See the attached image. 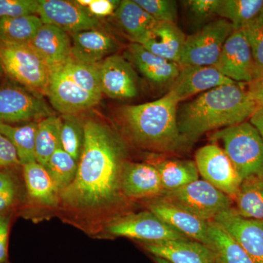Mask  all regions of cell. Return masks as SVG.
<instances>
[{"label": "cell", "instance_id": "obj_1", "mask_svg": "<svg viewBox=\"0 0 263 263\" xmlns=\"http://www.w3.org/2000/svg\"><path fill=\"white\" fill-rule=\"evenodd\" d=\"M84 128L77 174L60 193V202L76 214H95L109 209L120 199L127 149L121 136L108 124L89 119Z\"/></svg>", "mask_w": 263, "mask_h": 263}, {"label": "cell", "instance_id": "obj_2", "mask_svg": "<svg viewBox=\"0 0 263 263\" xmlns=\"http://www.w3.org/2000/svg\"><path fill=\"white\" fill-rule=\"evenodd\" d=\"M241 83L205 91L178 109L180 133L188 146L205 133L246 122L257 108Z\"/></svg>", "mask_w": 263, "mask_h": 263}, {"label": "cell", "instance_id": "obj_3", "mask_svg": "<svg viewBox=\"0 0 263 263\" xmlns=\"http://www.w3.org/2000/svg\"><path fill=\"white\" fill-rule=\"evenodd\" d=\"M179 103L167 93L162 98L122 109L124 130L137 146L160 153H172L188 146L177 122Z\"/></svg>", "mask_w": 263, "mask_h": 263}, {"label": "cell", "instance_id": "obj_4", "mask_svg": "<svg viewBox=\"0 0 263 263\" xmlns=\"http://www.w3.org/2000/svg\"><path fill=\"white\" fill-rule=\"evenodd\" d=\"M212 140L222 142L223 150L242 181L263 176V141L249 122L216 132Z\"/></svg>", "mask_w": 263, "mask_h": 263}, {"label": "cell", "instance_id": "obj_5", "mask_svg": "<svg viewBox=\"0 0 263 263\" xmlns=\"http://www.w3.org/2000/svg\"><path fill=\"white\" fill-rule=\"evenodd\" d=\"M0 65L12 81L46 95L51 70L29 44L0 42Z\"/></svg>", "mask_w": 263, "mask_h": 263}, {"label": "cell", "instance_id": "obj_6", "mask_svg": "<svg viewBox=\"0 0 263 263\" xmlns=\"http://www.w3.org/2000/svg\"><path fill=\"white\" fill-rule=\"evenodd\" d=\"M160 197L207 221L233 208V199L205 180L197 179L182 187L164 192Z\"/></svg>", "mask_w": 263, "mask_h": 263}, {"label": "cell", "instance_id": "obj_7", "mask_svg": "<svg viewBox=\"0 0 263 263\" xmlns=\"http://www.w3.org/2000/svg\"><path fill=\"white\" fill-rule=\"evenodd\" d=\"M233 31L229 22L219 18L187 36L179 62L180 67L214 66L224 43Z\"/></svg>", "mask_w": 263, "mask_h": 263}, {"label": "cell", "instance_id": "obj_8", "mask_svg": "<svg viewBox=\"0 0 263 263\" xmlns=\"http://www.w3.org/2000/svg\"><path fill=\"white\" fill-rule=\"evenodd\" d=\"M105 231L113 236L133 238L142 243L189 239L149 210L117 216L108 221Z\"/></svg>", "mask_w": 263, "mask_h": 263}, {"label": "cell", "instance_id": "obj_9", "mask_svg": "<svg viewBox=\"0 0 263 263\" xmlns=\"http://www.w3.org/2000/svg\"><path fill=\"white\" fill-rule=\"evenodd\" d=\"M43 96L15 81H7L0 86V122L41 120L53 115Z\"/></svg>", "mask_w": 263, "mask_h": 263}, {"label": "cell", "instance_id": "obj_10", "mask_svg": "<svg viewBox=\"0 0 263 263\" xmlns=\"http://www.w3.org/2000/svg\"><path fill=\"white\" fill-rule=\"evenodd\" d=\"M199 174L221 193L234 199L242 180L224 151L214 143L197 149L195 155Z\"/></svg>", "mask_w": 263, "mask_h": 263}, {"label": "cell", "instance_id": "obj_11", "mask_svg": "<svg viewBox=\"0 0 263 263\" xmlns=\"http://www.w3.org/2000/svg\"><path fill=\"white\" fill-rule=\"evenodd\" d=\"M52 106L64 115H76L96 106L101 98L84 91L72 81L63 65L51 69L46 95Z\"/></svg>", "mask_w": 263, "mask_h": 263}, {"label": "cell", "instance_id": "obj_12", "mask_svg": "<svg viewBox=\"0 0 263 263\" xmlns=\"http://www.w3.org/2000/svg\"><path fill=\"white\" fill-rule=\"evenodd\" d=\"M214 67L235 82L248 84L254 80L253 55L242 29L233 31L227 39Z\"/></svg>", "mask_w": 263, "mask_h": 263}, {"label": "cell", "instance_id": "obj_13", "mask_svg": "<svg viewBox=\"0 0 263 263\" xmlns=\"http://www.w3.org/2000/svg\"><path fill=\"white\" fill-rule=\"evenodd\" d=\"M103 94L115 100H129L138 94V76L125 57L112 54L99 64Z\"/></svg>", "mask_w": 263, "mask_h": 263}, {"label": "cell", "instance_id": "obj_14", "mask_svg": "<svg viewBox=\"0 0 263 263\" xmlns=\"http://www.w3.org/2000/svg\"><path fill=\"white\" fill-rule=\"evenodd\" d=\"M213 221L226 230L254 263H263V220L243 217L231 208Z\"/></svg>", "mask_w": 263, "mask_h": 263}, {"label": "cell", "instance_id": "obj_15", "mask_svg": "<svg viewBox=\"0 0 263 263\" xmlns=\"http://www.w3.org/2000/svg\"><path fill=\"white\" fill-rule=\"evenodd\" d=\"M38 16L43 24H51L72 34L81 31L96 29L98 18L91 16L75 1L38 0Z\"/></svg>", "mask_w": 263, "mask_h": 263}, {"label": "cell", "instance_id": "obj_16", "mask_svg": "<svg viewBox=\"0 0 263 263\" xmlns=\"http://www.w3.org/2000/svg\"><path fill=\"white\" fill-rule=\"evenodd\" d=\"M233 83L214 66H188L180 68L167 93L179 103L200 93Z\"/></svg>", "mask_w": 263, "mask_h": 263}, {"label": "cell", "instance_id": "obj_17", "mask_svg": "<svg viewBox=\"0 0 263 263\" xmlns=\"http://www.w3.org/2000/svg\"><path fill=\"white\" fill-rule=\"evenodd\" d=\"M148 210L160 217L170 227L190 240L203 243L209 248L210 238L208 232V221L194 215L162 197L149 200Z\"/></svg>", "mask_w": 263, "mask_h": 263}, {"label": "cell", "instance_id": "obj_18", "mask_svg": "<svg viewBox=\"0 0 263 263\" xmlns=\"http://www.w3.org/2000/svg\"><path fill=\"white\" fill-rule=\"evenodd\" d=\"M122 195L132 200L160 197L164 193L158 171L149 163L127 162L121 182Z\"/></svg>", "mask_w": 263, "mask_h": 263}, {"label": "cell", "instance_id": "obj_19", "mask_svg": "<svg viewBox=\"0 0 263 263\" xmlns=\"http://www.w3.org/2000/svg\"><path fill=\"white\" fill-rule=\"evenodd\" d=\"M125 57L146 79L158 86H171L181 68L179 64L157 56L139 43H132Z\"/></svg>", "mask_w": 263, "mask_h": 263}, {"label": "cell", "instance_id": "obj_20", "mask_svg": "<svg viewBox=\"0 0 263 263\" xmlns=\"http://www.w3.org/2000/svg\"><path fill=\"white\" fill-rule=\"evenodd\" d=\"M142 246L155 257L170 263H212L216 258L210 248L196 240H164L142 243Z\"/></svg>", "mask_w": 263, "mask_h": 263}, {"label": "cell", "instance_id": "obj_21", "mask_svg": "<svg viewBox=\"0 0 263 263\" xmlns=\"http://www.w3.org/2000/svg\"><path fill=\"white\" fill-rule=\"evenodd\" d=\"M70 35L71 56L89 65H99L117 49L115 39L99 29L81 31Z\"/></svg>", "mask_w": 263, "mask_h": 263}, {"label": "cell", "instance_id": "obj_22", "mask_svg": "<svg viewBox=\"0 0 263 263\" xmlns=\"http://www.w3.org/2000/svg\"><path fill=\"white\" fill-rule=\"evenodd\" d=\"M28 44L47 64L50 70L71 57L70 34L51 24H43Z\"/></svg>", "mask_w": 263, "mask_h": 263}, {"label": "cell", "instance_id": "obj_23", "mask_svg": "<svg viewBox=\"0 0 263 263\" xmlns=\"http://www.w3.org/2000/svg\"><path fill=\"white\" fill-rule=\"evenodd\" d=\"M186 36L173 22H157L150 35L139 44L157 56L179 64Z\"/></svg>", "mask_w": 263, "mask_h": 263}, {"label": "cell", "instance_id": "obj_24", "mask_svg": "<svg viewBox=\"0 0 263 263\" xmlns=\"http://www.w3.org/2000/svg\"><path fill=\"white\" fill-rule=\"evenodd\" d=\"M22 167L31 200L43 206H56L60 202V192L45 167L34 162L24 164Z\"/></svg>", "mask_w": 263, "mask_h": 263}, {"label": "cell", "instance_id": "obj_25", "mask_svg": "<svg viewBox=\"0 0 263 263\" xmlns=\"http://www.w3.org/2000/svg\"><path fill=\"white\" fill-rule=\"evenodd\" d=\"M115 15L123 30L136 43L146 40L158 22L134 0L121 1Z\"/></svg>", "mask_w": 263, "mask_h": 263}, {"label": "cell", "instance_id": "obj_26", "mask_svg": "<svg viewBox=\"0 0 263 263\" xmlns=\"http://www.w3.org/2000/svg\"><path fill=\"white\" fill-rule=\"evenodd\" d=\"M149 163L158 171L164 193L182 187L199 179L195 161L158 160Z\"/></svg>", "mask_w": 263, "mask_h": 263}, {"label": "cell", "instance_id": "obj_27", "mask_svg": "<svg viewBox=\"0 0 263 263\" xmlns=\"http://www.w3.org/2000/svg\"><path fill=\"white\" fill-rule=\"evenodd\" d=\"M209 248L221 263H254L248 254L214 221H208Z\"/></svg>", "mask_w": 263, "mask_h": 263}, {"label": "cell", "instance_id": "obj_28", "mask_svg": "<svg viewBox=\"0 0 263 263\" xmlns=\"http://www.w3.org/2000/svg\"><path fill=\"white\" fill-rule=\"evenodd\" d=\"M37 126L38 122H31L19 127L0 122V133L8 138L14 146L22 166L37 162L35 139Z\"/></svg>", "mask_w": 263, "mask_h": 263}, {"label": "cell", "instance_id": "obj_29", "mask_svg": "<svg viewBox=\"0 0 263 263\" xmlns=\"http://www.w3.org/2000/svg\"><path fill=\"white\" fill-rule=\"evenodd\" d=\"M62 119L56 115L38 122L35 139L36 161L44 167L50 157L61 148Z\"/></svg>", "mask_w": 263, "mask_h": 263}, {"label": "cell", "instance_id": "obj_30", "mask_svg": "<svg viewBox=\"0 0 263 263\" xmlns=\"http://www.w3.org/2000/svg\"><path fill=\"white\" fill-rule=\"evenodd\" d=\"M234 200L240 216L263 220V176L243 180Z\"/></svg>", "mask_w": 263, "mask_h": 263}, {"label": "cell", "instance_id": "obj_31", "mask_svg": "<svg viewBox=\"0 0 263 263\" xmlns=\"http://www.w3.org/2000/svg\"><path fill=\"white\" fill-rule=\"evenodd\" d=\"M262 11L263 0H220L216 15L229 22L234 30H240Z\"/></svg>", "mask_w": 263, "mask_h": 263}, {"label": "cell", "instance_id": "obj_32", "mask_svg": "<svg viewBox=\"0 0 263 263\" xmlns=\"http://www.w3.org/2000/svg\"><path fill=\"white\" fill-rule=\"evenodd\" d=\"M43 24L37 15L0 18V42L28 44Z\"/></svg>", "mask_w": 263, "mask_h": 263}, {"label": "cell", "instance_id": "obj_33", "mask_svg": "<svg viewBox=\"0 0 263 263\" xmlns=\"http://www.w3.org/2000/svg\"><path fill=\"white\" fill-rule=\"evenodd\" d=\"M66 72L81 89L98 98L103 97L99 65H89L71 56L62 64Z\"/></svg>", "mask_w": 263, "mask_h": 263}, {"label": "cell", "instance_id": "obj_34", "mask_svg": "<svg viewBox=\"0 0 263 263\" xmlns=\"http://www.w3.org/2000/svg\"><path fill=\"white\" fill-rule=\"evenodd\" d=\"M78 166L79 161L62 148H59L44 167L60 193L75 179Z\"/></svg>", "mask_w": 263, "mask_h": 263}, {"label": "cell", "instance_id": "obj_35", "mask_svg": "<svg viewBox=\"0 0 263 263\" xmlns=\"http://www.w3.org/2000/svg\"><path fill=\"white\" fill-rule=\"evenodd\" d=\"M84 143V124L76 115H64L61 130L62 149L79 161Z\"/></svg>", "mask_w": 263, "mask_h": 263}, {"label": "cell", "instance_id": "obj_36", "mask_svg": "<svg viewBox=\"0 0 263 263\" xmlns=\"http://www.w3.org/2000/svg\"><path fill=\"white\" fill-rule=\"evenodd\" d=\"M248 40L254 63V79L263 76V11L242 29Z\"/></svg>", "mask_w": 263, "mask_h": 263}, {"label": "cell", "instance_id": "obj_37", "mask_svg": "<svg viewBox=\"0 0 263 263\" xmlns=\"http://www.w3.org/2000/svg\"><path fill=\"white\" fill-rule=\"evenodd\" d=\"M158 22L176 23L178 17L177 2L174 0H134Z\"/></svg>", "mask_w": 263, "mask_h": 263}, {"label": "cell", "instance_id": "obj_38", "mask_svg": "<svg viewBox=\"0 0 263 263\" xmlns=\"http://www.w3.org/2000/svg\"><path fill=\"white\" fill-rule=\"evenodd\" d=\"M18 196V186L14 176L9 172L0 171V216L15 205Z\"/></svg>", "mask_w": 263, "mask_h": 263}, {"label": "cell", "instance_id": "obj_39", "mask_svg": "<svg viewBox=\"0 0 263 263\" xmlns=\"http://www.w3.org/2000/svg\"><path fill=\"white\" fill-rule=\"evenodd\" d=\"M38 0H0V18L38 15Z\"/></svg>", "mask_w": 263, "mask_h": 263}, {"label": "cell", "instance_id": "obj_40", "mask_svg": "<svg viewBox=\"0 0 263 263\" xmlns=\"http://www.w3.org/2000/svg\"><path fill=\"white\" fill-rule=\"evenodd\" d=\"M220 0H189L183 1L186 8L197 20L204 21L216 15Z\"/></svg>", "mask_w": 263, "mask_h": 263}, {"label": "cell", "instance_id": "obj_41", "mask_svg": "<svg viewBox=\"0 0 263 263\" xmlns=\"http://www.w3.org/2000/svg\"><path fill=\"white\" fill-rule=\"evenodd\" d=\"M22 165L14 146L9 140L0 133V167H17Z\"/></svg>", "mask_w": 263, "mask_h": 263}, {"label": "cell", "instance_id": "obj_42", "mask_svg": "<svg viewBox=\"0 0 263 263\" xmlns=\"http://www.w3.org/2000/svg\"><path fill=\"white\" fill-rule=\"evenodd\" d=\"M120 2L116 0H92L85 10L95 18H103L115 14Z\"/></svg>", "mask_w": 263, "mask_h": 263}, {"label": "cell", "instance_id": "obj_43", "mask_svg": "<svg viewBox=\"0 0 263 263\" xmlns=\"http://www.w3.org/2000/svg\"><path fill=\"white\" fill-rule=\"evenodd\" d=\"M10 218L7 215L0 216V263H6L8 259V235Z\"/></svg>", "mask_w": 263, "mask_h": 263}, {"label": "cell", "instance_id": "obj_44", "mask_svg": "<svg viewBox=\"0 0 263 263\" xmlns=\"http://www.w3.org/2000/svg\"><path fill=\"white\" fill-rule=\"evenodd\" d=\"M246 89L257 107H263V76L246 84Z\"/></svg>", "mask_w": 263, "mask_h": 263}, {"label": "cell", "instance_id": "obj_45", "mask_svg": "<svg viewBox=\"0 0 263 263\" xmlns=\"http://www.w3.org/2000/svg\"><path fill=\"white\" fill-rule=\"evenodd\" d=\"M249 123L257 129L263 141V107H257L249 118Z\"/></svg>", "mask_w": 263, "mask_h": 263}, {"label": "cell", "instance_id": "obj_46", "mask_svg": "<svg viewBox=\"0 0 263 263\" xmlns=\"http://www.w3.org/2000/svg\"><path fill=\"white\" fill-rule=\"evenodd\" d=\"M155 260L157 263H170L166 261L165 259L160 258V257H155Z\"/></svg>", "mask_w": 263, "mask_h": 263}, {"label": "cell", "instance_id": "obj_47", "mask_svg": "<svg viewBox=\"0 0 263 263\" xmlns=\"http://www.w3.org/2000/svg\"><path fill=\"white\" fill-rule=\"evenodd\" d=\"M212 263H221V262H219V261L218 260V259L216 258V257L215 259H214V260L213 261V262Z\"/></svg>", "mask_w": 263, "mask_h": 263}, {"label": "cell", "instance_id": "obj_48", "mask_svg": "<svg viewBox=\"0 0 263 263\" xmlns=\"http://www.w3.org/2000/svg\"><path fill=\"white\" fill-rule=\"evenodd\" d=\"M2 72H3V69H2V67H1V65H0V76H1Z\"/></svg>", "mask_w": 263, "mask_h": 263}]
</instances>
